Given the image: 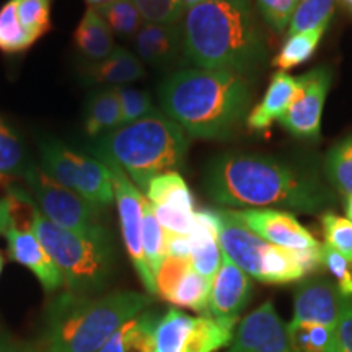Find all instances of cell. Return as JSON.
Masks as SVG:
<instances>
[{
	"instance_id": "cell-42",
	"label": "cell",
	"mask_w": 352,
	"mask_h": 352,
	"mask_svg": "<svg viewBox=\"0 0 352 352\" xmlns=\"http://www.w3.org/2000/svg\"><path fill=\"white\" fill-rule=\"evenodd\" d=\"M321 263L336 279L344 297H352V263L328 245H321Z\"/></svg>"
},
{
	"instance_id": "cell-35",
	"label": "cell",
	"mask_w": 352,
	"mask_h": 352,
	"mask_svg": "<svg viewBox=\"0 0 352 352\" xmlns=\"http://www.w3.org/2000/svg\"><path fill=\"white\" fill-rule=\"evenodd\" d=\"M142 246L144 256L147 261L148 270H151L153 279L160 267L162 261L165 259V230L153 214L151 202L145 197L144 204V226H142Z\"/></svg>"
},
{
	"instance_id": "cell-38",
	"label": "cell",
	"mask_w": 352,
	"mask_h": 352,
	"mask_svg": "<svg viewBox=\"0 0 352 352\" xmlns=\"http://www.w3.org/2000/svg\"><path fill=\"white\" fill-rule=\"evenodd\" d=\"M116 91L121 103L122 126L144 120V118L151 116L152 113L157 111L147 91L129 85L116 87Z\"/></svg>"
},
{
	"instance_id": "cell-22",
	"label": "cell",
	"mask_w": 352,
	"mask_h": 352,
	"mask_svg": "<svg viewBox=\"0 0 352 352\" xmlns=\"http://www.w3.org/2000/svg\"><path fill=\"white\" fill-rule=\"evenodd\" d=\"M122 126V113L116 88L103 87L88 96L83 114V131L90 139H98Z\"/></svg>"
},
{
	"instance_id": "cell-45",
	"label": "cell",
	"mask_w": 352,
	"mask_h": 352,
	"mask_svg": "<svg viewBox=\"0 0 352 352\" xmlns=\"http://www.w3.org/2000/svg\"><path fill=\"white\" fill-rule=\"evenodd\" d=\"M0 352H46L44 349L0 333Z\"/></svg>"
},
{
	"instance_id": "cell-23",
	"label": "cell",
	"mask_w": 352,
	"mask_h": 352,
	"mask_svg": "<svg viewBox=\"0 0 352 352\" xmlns=\"http://www.w3.org/2000/svg\"><path fill=\"white\" fill-rule=\"evenodd\" d=\"M82 153H78L54 138L39 140V168L57 184L76 189Z\"/></svg>"
},
{
	"instance_id": "cell-50",
	"label": "cell",
	"mask_w": 352,
	"mask_h": 352,
	"mask_svg": "<svg viewBox=\"0 0 352 352\" xmlns=\"http://www.w3.org/2000/svg\"><path fill=\"white\" fill-rule=\"evenodd\" d=\"M2 270H3V258H2V253H0V276H2Z\"/></svg>"
},
{
	"instance_id": "cell-46",
	"label": "cell",
	"mask_w": 352,
	"mask_h": 352,
	"mask_svg": "<svg viewBox=\"0 0 352 352\" xmlns=\"http://www.w3.org/2000/svg\"><path fill=\"white\" fill-rule=\"evenodd\" d=\"M16 201L13 197H3L0 199V235L6 233L15 219H13V209H15Z\"/></svg>"
},
{
	"instance_id": "cell-28",
	"label": "cell",
	"mask_w": 352,
	"mask_h": 352,
	"mask_svg": "<svg viewBox=\"0 0 352 352\" xmlns=\"http://www.w3.org/2000/svg\"><path fill=\"white\" fill-rule=\"evenodd\" d=\"M289 342L294 352H340L338 329L308 321H290Z\"/></svg>"
},
{
	"instance_id": "cell-32",
	"label": "cell",
	"mask_w": 352,
	"mask_h": 352,
	"mask_svg": "<svg viewBox=\"0 0 352 352\" xmlns=\"http://www.w3.org/2000/svg\"><path fill=\"white\" fill-rule=\"evenodd\" d=\"M34 41L21 26L16 13V0H8L0 8V51L3 54H21Z\"/></svg>"
},
{
	"instance_id": "cell-15",
	"label": "cell",
	"mask_w": 352,
	"mask_h": 352,
	"mask_svg": "<svg viewBox=\"0 0 352 352\" xmlns=\"http://www.w3.org/2000/svg\"><path fill=\"white\" fill-rule=\"evenodd\" d=\"M6 239L10 259L28 267L47 294L63 287V276L32 228L25 230L13 222L6 232Z\"/></svg>"
},
{
	"instance_id": "cell-17",
	"label": "cell",
	"mask_w": 352,
	"mask_h": 352,
	"mask_svg": "<svg viewBox=\"0 0 352 352\" xmlns=\"http://www.w3.org/2000/svg\"><path fill=\"white\" fill-rule=\"evenodd\" d=\"M191 254L189 263L197 274L212 280L215 272L222 264V250L217 236V215L215 210H196L192 217V227L189 232Z\"/></svg>"
},
{
	"instance_id": "cell-1",
	"label": "cell",
	"mask_w": 352,
	"mask_h": 352,
	"mask_svg": "<svg viewBox=\"0 0 352 352\" xmlns=\"http://www.w3.org/2000/svg\"><path fill=\"white\" fill-rule=\"evenodd\" d=\"M204 189L215 204L226 208L292 209L314 214L333 202L316 176L274 157L226 153L206 166Z\"/></svg>"
},
{
	"instance_id": "cell-34",
	"label": "cell",
	"mask_w": 352,
	"mask_h": 352,
	"mask_svg": "<svg viewBox=\"0 0 352 352\" xmlns=\"http://www.w3.org/2000/svg\"><path fill=\"white\" fill-rule=\"evenodd\" d=\"M334 6H336V0H298L287 34L305 33L318 26L329 25Z\"/></svg>"
},
{
	"instance_id": "cell-37",
	"label": "cell",
	"mask_w": 352,
	"mask_h": 352,
	"mask_svg": "<svg viewBox=\"0 0 352 352\" xmlns=\"http://www.w3.org/2000/svg\"><path fill=\"white\" fill-rule=\"evenodd\" d=\"M324 241L329 248L342 254L352 263V222L341 215L327 212L321 215Z\"/></svg>"
},
{
	"instance_id": "cell-39",
	"label": "cell",
	"mask_w": 352,
	"mask_h": 352,
	"mask_svg": "<svg viewBox=\"0 0 352 352\" xmlns=\"http://www.w3.org/2000/svg\"><path fill=\"white\" fill-rule=\"evenodd\" d=\"M140 15L151 23H179L184 15L182 0H134Z\"/></svg>"
},
{
	"instance_id": "cell-43",
	"label": "cell",
	"mask_w": 352,
	"mask_h": 352,
	"mask_svg": "<svg viewBox=\"0 0 352 352\" xmlns=\"http://www.w3.org/2000/svg\"><path fill=\"white\" fill-rule=\"evenodd\" d=\"M340 352H352V297H344L338 328Z\"/></svg>"
},
{
	"instance_id": "cell-3",
	"label": "cell",
	"mask_w": 352,
	"mask_h": 352,
	"mask_svg": "<svg viewBox=\"0 0 352 352\" xmlns=\"http://www.w3.org/2000/svg\"><path fill=\"white\" fill-rule=\"evenodd\" d=\"M158 98L164 113L188 138L223 140L248 116L252 91L239 74L192 67L166 77Z\"/></svg>"
},
{
	"instance_id": "cell-48",
	"label": "cell",
	"mask_w": 352,
	"mask_h": 352,
	"mask_svg": "<svg viewBox=\"0 0 352 352\" xmlns=\"http://www.w3.org/2000/svg\"><path fill=\"white\" fill-rule=\"evenodd\" d=\"M202 2H204V0H182V6L184 8V12H186L188 8L195 7V6H197V3H202Z\"/></svg>"
},
{
	"instance_id": "cell-19",
	"label": "cell",
	"mask_w": 352,
	"mask_h": 352,
	"mask_svg": "<svg viewBox=\"0 0 352 352\" xmlns=\"http://www.w3.org/2000/svg\"><path fill=\"white\" fill-rule=\"evenodd\" d=\"M297 87V77L283 70L274 74L263 100L246 116L245 122L248 129L252 132H264L270 129L272 122L279 121L292 103Z\"/></svg>"
},
{
	"instance_id": "cell-25",
	"label": "cell",
	"mask_w": 352,
	"mask_h": 352,
	"mask_svg": "<svg viewBox=\"0 0 352 352\" xmlns=\"http://www.w3.org/2000/svg\"><path fill=\"white\" fill-rule=\"evenodd\" d=\"M147 201L152 208L195 214V197L178 171H166L155 176L147 186Z\"/></svg>"
},
{
	"instance_id": "cell-49",
	"label": "cell",
	"mask_w": 352,
	"mask_h": 352,
	"mask_svg": "<svg viewBox=\"0 0 352 352\" xmlns=\"http://www.w3.org/2000/svg\"><path fill=\"white\" fill-rule=\"evenodd\" d=\"M346 214H347V219L352 222V196L347 197V204H346Z\"/></svg>"
},
{
	"instance_id": "cell-18",
	"label": "cell",
	"mask_w": 352,
	"mask_h": 352,
	"mask_svg": "<svg viewBox=\"0 0 352 352\" xmlns=\"http://www.w3.org/2000/svg\"><path fill=\"white\" fill-rule=\"evenodd\" d=\"M132 41L139 59L157 67H164L173 63L179 52H183L182 25L144 21Z\"/></svg>"
},
{
	"instance_id": "cell-31",
	"label": "cell",
	"mask_w": 352,
	"mask_h": 352,
	"mask_svg": "<svg viewBox=\"0 0 352 352\" xmlns=\"http://www.w3.org/2000/svg\"><path fill=\"white\" fill-rule=\"evenodd\" d=\"M210 284H212V280L197 274L191 266V270L183 276V279L171 290L166 300L176 307L189 308V310L199 311V314L206 315L209 303Z\"/></svg>"
},
{
	"instance_id": "cell-11",
	"label": "cell",
	"mask_w": 352,
	"mask_h": 352,
	"mask_svg": "<svg viewBox=\"0 0 352 352\" xmlns=\"http://www.w3.org/2000/svg\"><path fill=\"white\" fill-rule=\"evenodd\" d=\"M297 80L296 96L279 120V124L294 138L316 142L320 139L321 116L333 82V74L328 67L321 65L297 77Z\"/></svg>"
},
{
	"instance_id": "cell-20",
	"label": "cell",
	"mask_w": 352,
	"mask_h": 352,
	"mask_svg": "<svg viewBox=\"0 0 352 352\" xmlns=\"http://www.w3.org/2000/svg\"><path fill=\"white\" fill-rule=\"evenodd\" d=\"M83 74L96 85L116 88L140 80L145 76V69L138 56L116 46L111 56L100 63L90 64Z\"/></svg>"
},
{
	"instance_id": "cell-10",
	"label": "cell",
	"mask_w": 352,
	"mask_h": 352,
	"mask_svg": "<svg viewBox=\"0 0 352 352\" xmlns=\"http://www.w3.org/2000/svg\"><path fill=\"white\" fill-rule=\"evenodd\" d=\"M101 162L108 166L109 173H111L114 199H116L118 214H120L121 235L122 240H124L126 252L129 254L132 266H134L135 272H138L140 280H142L144 287L148 290V294L155 296V279H153L152 272L147 266V261H145L142 246L145 197L120 166L109 160Z\"/></svg>"
},
{
	"instance_id": "cell-33",
	"label": "cell",
	"mask_w": 352,
	"mask_h": 352,
	"mask_svg": "<svg viewBox=\"0 0 352 352\" xmlns=\"http://www.w3.org/2000/svg\"><path fill=\"white\" fill-rule=\"evenodd\" d=\"M324 171L336 191L347 197L352 196V135L342 139L328 152Z\"/></svg>"
},
{
	"instance_id": "cell-36",
	"label": "cell",
	"mask_w": 352,
	"mask_h": 352,
	"mask_svg": "<svg viewBox=\"0 0 352 352\" xmlns=\"http://www.w3.org/2000/svg\"><path fill=\"white\" fill-rule=\"evenodd\" d=\"M52 0H16V13L26 33L34 43L51 28Z\"/></svg>"
},
{
	"instance_id": "cell-47",
	"label": "cell",
	"mask_w": 352,
	"mask_h": 352,
	"mask_svg": "<svg viewBox=\"0 0 352 352\" xmlns=\"http://www.w3.org/2000/svg\"><path fill=\"white\" fill-rule=\"evenodd\" d=\"M85 2H87L88 7L98 8V7H101V6H107V3L114 2V0H85Z\"/></svg>"
},
{
	"instance_id": "cell-2",
	"label": "cell",
	"mask_w": 352,
	"mask_h": 352,
	"mask_svg": "<svg viewBox=\"0 0 352 352\" xmlns=\"http://www.w3.org/2000/svg\"><path fill=\"white\" fill-rule=\"evenodd\" d=\"M183 54L199 69L246 77L267 59V47L252 0H204L182 21Z\"/></svg>"
},
{
	"instance_id": "cell-7",
	"label": "cell",
	"mask_w": 352,
	"mask_h": 352,
	"mask_svg": "<svg viewBox=\"0 0 352 352\" xmlns=\"http://www.w3.org/2000/svg\"><path fill=\"white\" fill-rule=\"evenodd\" d=\"M215 215L222 254L245 274L266 284L296 283L307 276L298 261L297 250L267 243L241 223L232 209L215 210Z\"/></svg>"
},
{
	"instance_id": "cell-8",
	"label": "cell",
	"mask_w": 352,
	"mask_h": 352,
	"mask_svg": "<svg viewBox=\"0 0 352 352\" xmlns=\"http://www.w3.org/2000/svg\"><path fill=\"white\" fill-rule=\"evenodd\" d=\"M23 182L36 209L57 227L80 235L108 233L107 227L101 223V209L72 189L57 184L39 165L32 166Z\"/></svg>"
},
{
	"instance_id": "cell-16",
	"label": "cell",
	"mask_w": 352,
	"mask_h": 352,
	"mask_svg": "<svg viewBox=\"0 0 352 352\" xmlns=\"http://www.w3.org/2000/svg\"><path fill=\"white\" fill-rule=\"evenodd\" d=\"M252 290L250 276L223 256L219 271L212 277L206 315L214 318L236 320L248 303Z\"/></svg>"
},
{
	"instance_id": "cell-40",
	"label": "cell",
	"mask_w": 352,
	"mask_h": 352,
	"mask_svg": "<svg viewBox=\"0 0 352 352\" xmlns=\"http://www.w3.org/2000/svg\"><path fill=\"white\" fill-rule=\"evenodd\" d=\"M298 0H256L258 12L272 32L284 33L289 30Z\"/></svg>"
},
{
	"instance_id": "cell-29",
	"label": "cell",
	"mask_w": 352,
	"mask_h": 352,
	"mask_svg": "<svg viewBox=\"0 0 352 352\" xmlns=\"http://www.w3.org/2000/svg\"><path fill=\"white\" fill-rule=\"evenodd\" d=\"M327 30L328 25H323L305 33L289 34V38L285 39L279 52L272 59V65L283 70V72H287L290 69H296L298 65L305 64L307 60H310L315 56Z\"/></svg>"
},
{
	"instance_id": "cell-6",
	"label": "cell",
	"mask_w": 352,
	"mask_h": 352,
	"mask_svg": "<svg viewBox=\"0 0 352 352\" xmlns=\"http://www.w3.org/2000/svg\"><path fill=\"white\" fill-rule=\"evenodd\" d=\"M30 208V228L54 261L69 292L88 296L104 289L116 264V250L109 232L80 235L57 227L39 212L32 196Z\"/></svg>"
},
{
	"instance_id": "cell-27",
	"label": "cell",
	"mask_w": 352,
	"mask_h": 352,
	"mask_svg": "<svg viewBox=\"0 0 352 352\" xmlns=\"http://www.w3.org/2000/svg\"><path fill=\"white\" fill-rule=\"evenodd\" d=\"M33 165L23 140L0 116V184L13 178L23 179Z\"/></svg>"
},
{
	"instance_id": "cell-24",
	"label": "cell",
	"mask_w": 352,
	"mask_h": 352,
	"mask_svg": "<svg viewBox=\"0 0 352 352\" xmlns=\"http://www.w3.org/2000/svg\"><path fill=\"white\" fill-rule=\"evenodd\" d=\"M74 191L98 209L111 206L114 201V188L108 166L96 157L82 153Z\"/></svg>"
},
{
	"instance_id": "cell-44",
	"label": "cell",
	"mask_w": 352,
	"mask_h": 352,
	"mask_svg": "<svg viewBox=\"0 0 352 352\" xmlns=\"http://www.w3.org/2000/svg\"><path fill=\"white\" fill-rule=\"evenodd\" d=\"M189 254H191V243L188 235L165 232V256L189 259Z\"/></svg>"
},
{
	"instance_id": "cell-51",
	"label": "cell",
	"mask_w": 352,
	"mask_h": 352,
	"mask_svg": "<svg viewBox=\"0 0 352 352\" xmlns=\"http://www.w3.org/2000/svg\"><path fill=\"white\" fill-rule=\"evenodd\" d=\"M342 2H344V3H346V6H347V7H349V8H351V10H352V0H342Z\"/></svg>"
},
{
	"instance_id": "cell-26",
	"label": "cell",
	"mask_w": 352,
	"mask_h": 352,
	"mask_svg": "<svg viewBox=\"0 0 352 352\" xmlns=\"http://www.w3.org/2000/svg\"><path fill=\"white\" fill-rule=\"evenodd\" d=\"M157 321L158 316L151 311L134 316L122 324L98 352H152Z\"/></svg>"
},
{
	"instance_id": "cell-5",
	"label": "cell",
	"mask_w": 352,
	"mask_h": 352,
	"mask_svg": "<svg viewBox=\"0 0 352 352\" xmlns=\"http://www.w3.org/2000/svg\"><path fill=\"white\" fill-rule=\"evenodd\" d=\"M189 148L188 134L165 113L121 126L94 140L91 155L116 164L140 191L166 171L182 168Z\"/></svg>"
},
{
	"instance_id": "cell-12",
	"label": "cell",
	"mask_w": 352,
	"mask_h": 352,
	"mask_svg": "<svg viewBox=\"0 0 352 352\" xmlns=\"http://www.w3.org/2000/svg\"><path fill=\"white\" fill-rule=\"evenodd\" d=\"M228 352H294L287 324L271 302L263 303L240 321Z\"/></svg>"
},
{
	"instance_id": "cell-30",
	"label": "cell",
	"mask_w": 352,
	"mask_h": 352,
	"mask_svg": "<svg viewBox=\"0 0 352 352\" xmlns=\"http://www.w3.org/2000/svg\"><path fill=\"white\" fill-rule=\"evenodd\" d=\"M96 10L101 19L107 21L113 36L121 39H134L145 21L134 0H114L111 3L98 7Z\"/></svg>"
},
{
	"instance_id": "cell-4",
	"label": "cell",
	"mask_w": 352,
	"mask_h": 352,
	"mask_svg": "<svg viewBox=\"0 0 352 352\" xmlns=\"http://www.w3.org/2000/svg\"><path fill=\"white\" fill-rule=\"evenodd\" d=\"M151 303V297L132 290L103 297L60 294L47 308L44 351L98 352L122 324L144 314Z\"/></svg>"
},
{
	"instance_id": "cell-14",
	"label": "cell",
	"mask_w": 352,
	"mask_h": 352,
	"mask_svg": "<svg viewBox=\"0 0 352 352\" xmlns=\"http://www.w3.org/2000/svg\"><path fill=\"white\" fill-rule=\"evenodd\" d=\"M342 300H344V296L333 280H308L296 292L292 321H308V323H318L338 329Z\"/></svg>"
},
{
	"instance_id": "cell-21",
	"label": "cell",
	"mask_w": 352,
	"mask_h": 352,
	"mask_svg": "<svg viewBox=\"0 0 352 352\" xmlns=\"http://www.w3.org/2000/svg\"><path fill=\"white\" fill-rule=\"evenodd\" d=\"M74 44L83 59L90 64L107 59L116 50L111 30L95 7H87L80 23L74 32Z\"/></svg>"
},
{
	"instance_id": "cell-13",
	"label": "cell",
	"mask_w": 352,
	"mask_h": 352,
	"mask_svg": "<svg viewBox=\"0 0 352 352\" xmlns=\"http://www.w3.org/2000/svg\"><path fill=\"white\" fill-rule=\"evenodd\" d=\"M235 217L267 243L285 250L320 248L316 239L292 214L276 209L232 210Z\"/></svg>"
},
{
	"instance_id": "cell-41",
	"label": "cell",
	"mask_w": 352,
	"mask_h": 352,
	"mask_svg": "<svg viewBox=\"0 0 352 352\" xmlns=\"http://www.w3.org/2000/svg\"><path fill=\"white\" fill-rule=\"evenodd\" d=\"M191 270L189 259L165 256L158 267L155 274V294L162 298H168L171 290L176 287V284L183 279V276Z\"/></svg>"
},
{
	"instance_id": "cell-9",
	"label": "cell",
	"mask_w": 352,
	"mask_h": 352,
	"mask_svg": "<svg viewBox=\"0 0 352 352\" xmlns=\"http://www.w3.org/2000/svg\"><path fill=\"white\" fill-rule=\"evenodd\" d=\"M236 320L189 316L170 308L153 329L152 352H215L230 344Z\"/></svg>"
}]
</instances>
